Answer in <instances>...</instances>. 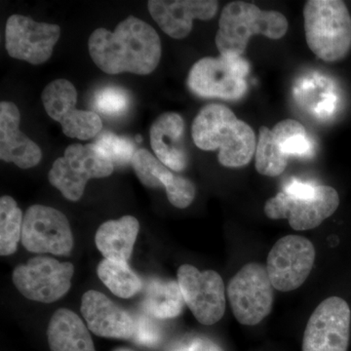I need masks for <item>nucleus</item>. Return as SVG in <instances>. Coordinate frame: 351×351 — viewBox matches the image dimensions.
<instances>
[{"mask_svg": "<svg viewBox=\"0 0 351 351\" xmlns=\"http://www.w3.org/2000/svg\"><path fill=\"white\" fill-rule=\"evenodd\" d=\"M89 53L96 66L108 75H149L158 66L161 41L156 29L129 16L115 31L97 29L89 38Z\"/></svg>", "mask_w": 351, "mask_h": 351, "instance_id": "obj_1", "label": "nucleus"}, {"mask_svg": "<svg viewBox=\"0 0 351 351\" xmlns=\"http://www.w3.org/2000/svg\"><path fill=\"white\" fill-rule=\"evenodd\" d=\"M191 134L200 149H219V161L225 167H243L255 156L257 143L253 129L226 106L210 104L201 108L193 120Z\"/></svg>", "mask_w": 351, "mask_h": 351, "instance_id": "obj_2", "label": "nucleus"}, {"mask_svg": "<svg viewBox=\"0 0 351 351\" xmlns=\"http://www.w3.org/2000/svg\"><path fill=\"white\" fill-rule=\"evenodd\" d=\"M288 27L282 13L261 10L249 2L233 1L221 11L215 41L219 54L242 57L252 36L280 39L287 34Z\"/></svg>", "mask_w": 351, "mask_h": 351, "instance_id": "obj_3", "label": "nucleus"}, {"mask_svg": "<svg viewBox=\"0 0 351 351\" xmlns=\"http://www.w3.org/2000/svg\"><path fill=\"white\" fill-rule=\"evenodd\" d=\"M339 205L338 191L332 186L294 180L283 191L269 198L263 210L269 219H287L293 230H307L319 226Z\"/></svg>", "mask_w": 351, "mask_h": 351, "instance_id": "obj_4", "label": "nucleus"}, {"mask_svg": "<svg viewBox=\"0 0 351 351\" xmlns=\"http://www.w3.org/2000/svg\"><path fill=\"white\" fill-rule=\"evenodd\" d=\"M307 46L328 63L341 61L351 50V16L345 2L309 0L304 7Z\"/></svg>", "mask_w": 351, "mask_h": 351, "instance_id": "obj_5", "label": "nucleus"}, {"mask_svg": "<svg viewBox=\"0 0 351 351\" xmlns=\"http://www.w3.org/2000/svg\"><path fill=\"white\" fill-rule=\"evenodd\" d=\"M249 71L250 64L242 57L219 55L203 58L189 71V88L202 98L240 100L247 92Z\"/></svg>", "mask_w": 351, "mask_h": 351, "instance_id": "obj_6", "label": "nucleus"}, {"mask_svg": "<svg viewBox=\"0 0 351 351\" xmlns=\"http://www.w3.org/2000/svg\"><path fill=\"white\" fill-rule=\"evenodd\" d=\"M114 166L91 145L75 144L66 147L63 157L53 163L50 184L71 201H78L88 181L108 177Z\"/></svg>", "mask_w": 351, "mask_h": 351, "instance_id": "obj_7", "label": "nucleus"}, {"mask_svg": "<svg viewBox=\"0 0 351 351\" xmlns=\"http://www.w3.org/2000/svg\"><path fill=\"white\" fill-rule=\"evenodd\" d=\"M274 289L267 267L258 263H247L230 279L228 297L240 324L254 326L271 313Z\"/></svg>", "mask_w": 351, "mask_h": 351, "instance_id": "obj_8", "label": "nucleus"}, {"mask_svg": "<svg viewBox=\"0 0 351 351\" xmlns=\"http://www.w3.org/2000/svg\"><path fill=\"white\" fill-rule=\"evenodd\" d=\"M73 274V263L38 256L16 267L12 279L16 288L27 299L50 304L69 292Z\"/></svg>", "mask_w": 351, "mask_h": 351, "instance_id": "obj_9", "label": "nucleus"}, {"mask_svg": "<svg viewBox=\"0 0 351 351\" xmlns=\"http://www.w3.org/2000/svg\"><path fill=\"white\" fill-rule=\"evenodd\" d=\"M23 246L36 254L66 256L73 248V235L66 217L55 208L32 205L24 217Z\"/></svg>", "mask_w": 351, "mask_h": 351, "instance_id": "obj_10", "label": "nucleus"}, {"mask_svg": "<svg viewBox=\"0 0 351 351\" xmlns=\"http://www.w3.org/2000/svg\"><path fill=\"white\" fill-rule=\"evenodd\" d=\"M178 283L184 302L198 322L214 325L226 311L225 284L214 270L200 271L193 265H182L178 269Z\"/></svg>", "mask_w": 351, "mask_h": 351, "instance_id": "obj_11", "label": "nucleus"}, {"mask_svg": "<svg viewBox=\"0 0 351 351\" xmlns=\"http://www.w3.org/2000/svg\"><path fill=\"white\" fill-rule=\"evenodd\" d=\"M313 242L300 235H287L274 244L267 257V269L272 286L281 292L301 287L315 261Z\"/></svg>", "mask_w": 351, "mask_h": 351, "instance_id": "obj_12", "label": "nucleus"}, {"mask_svg": "<svg viewBox=\"0 0 351 351\" xmlns=\"http://www.w3.org/2000/svg\"><path fill=\"white\" fill-rule=\"evenodd\" d=\"M350 307L345 300L330 297L321 302L307 322L302 351H348Z\"/></svg>", "mask_w": 351, "mask_h": 351, "instance_id": "obj_13", "label": "nucleus"}, {"mask_svg": "<svg viewBox=\"0 0 351 351\" xmlns=\"http://www.w3.org/2000/svg\"><path fill=\"white\" fill-rule=\"evenodd\" d=\"M43 101L47 114L61 124L66 137L89 140L103 128L101 117L96 112L76 108L77 92L69 80L50 82L44 88Z\"/></svg>", "mask_w": 351, "mask_h": 351, "instance_id": "obj_14", "label": "nucleus"}, {"mask_svg": "<svg viewBox=\"0 0 351 351\" xmlns=\"http://www.w3.org/2000/svg\"><path fill=\"white\" fill-rule=\"evenodd\" d=\"M60 34L59 25L36 22L23 15H12L6 23V50L14 59L41 64L52 56Z\"/></svg>", "mask_w": 351, "mask_h": 351, "instance_id": "obj_15", "label": "nucleus"}, {"mask_svg": "<svg viewBox=\"0 0 351 351\" xmlns=\"http://www.w3.org/2000/svg\"><path fill=\"white\" fill-rule=\"evenodd\" d=\"M82 313L90 331L103 338L132 339L137 331V322L119 304L98 291L83 295Z\"/></svg>", "mask_w": 351, "mask_h": 351, "instance_id": "obj_16", "label": "nucleus"}, {"mask_svg": "<svg viewBox=\"0 0 351 351\" xmlns=\"http://www.w3.org/2000/svg\"><path fill=\"white\" fill-rule=\"evenodd\" d=\"M147 8L152 17L171 38H186L193 31V21H207L215 17L219 2L214 0H151Z\"/></svg>", "mask_w": 351, "mask_h": 351, "instance_id": "obj_17", "label": "nucleus"}, {"mask_svg": "<svg viewBox=\"0 0 351 351\" xmlns=\"http://www.w3.org/2000/svg\"><path fill=\"white\" fill-rule=\"evenodd\" d=\"M132 167L141 182L147 188L164 186L173 206L184 209L195 197L193 182L182 176L173 174L167 166L147 149H138L131 161Z\"/></svg>", "mask_w": 351, "mask_h": 351, "instance_id": "obj_18", "label": "nucleus"}, {"mask_svg": "<svg viewBox=\"0 0 351 351\" xmlns=\"http://www.w3.org/2000/svg\"><path fill=\"white\" fill-rule=\"evenodd\" d=\"M19 108L10 101L0 104V158L22 169L40 162V147L20 130Z\"/></svg>", "mask_w": 351, "mask_h": 351, "instance_id": "obj_19", "label": "nucleus"}, {"mask_svg": "<svg viewBox=\"0 0 351 351\" xmlns=\"http://www.w3.org/2000/svg\"><path fill=\"white\" fill-rule=\"evenodd\" d=\"M149 133L157 158L176 172L186 169L189 159L184 143V121L181 115L163 113L152 123Z\"/></svg>", "mask_w": 351, "mask_h": 351, "instance_id": "obj_20", "label": "nucleus"}, {"mask_svg": "<svg viewBox=\"0 0 351 351\" xmlns=\"http://www.w3.org/2000/svg\"><path fill=\"white\" fill-rule=\"evenodd\" d=\"M138 230L140 223L132 216L106 221L97 230V248L107 260L127 263L133 253Z\"/></svg>", "mask_w": 351, "mask_h": 351, "instance_id": "obj_21", "label": "nucleus"}, {"mask_svg": "<svg viewBox=\"0 0 351 351\" xmlns=\"http://www.w3.org/2000/svg\"><path fill=\"white\" fill-rule=\"evenodd\" d=\"M51 351H96L89 330L69 309H58L47 330Z\"/></svg>", "mask_w": 351, "mask_h": 351, "instance_id": "obj_22", "label": "nucleus"}, {"mask_svg": "<svg viewBox=\"0 0 351 351\" xmlns=\"http://www.w3.org/2000/svg\"><path fill=\"white\" fill-rule=\"evenodd\" d=\"M184 302L178 281L154 279L147 284L144 307L147 313L158 319H172L181 314Z\"/></svg>", "mask_w": 351, "mask_h": 351, "instance_id": "obj_23", "label": "nucleus"}, {"mask_svg": "<svg viewBox=\"0 0 351 351\" xmlns=\"http://www.w3.org/2000/svg\"><path fill=\"white\" fill-rule=\"evenodd\" d=\"M97 272L110 292L122 299L133 297L144 287L140 277L126 262L105 258L99 263Z\"/></svg>", "mask_w": 351, "mask_h": 351, "instance_id": "obj_24", "label": "nucleus"}, {"mask_svg": "<svg viewBox=\"0 0 351 351\" xmlns=\"http://www.w3.org/2000/svg\"><path fill=\"white\" fill-rule=\"evenodd\" d=\"M289 157L281 152L271 129L261 127L256 147V169L261 175L277 177L287 167Z\"/></svg>", "mask_w": 351, "mask_h": 351, "instance_id": "obj_25", "label": "nucleus"}, {"mask_svg": "<svg viewBox=\"0 0 351 351\" xmlns=\"http://www.w3.org/2000/svg\"><path fill=\"white\" fill-rule=\"evenodd\" d=\"M22 211L10 196L0 199V255H13L22 239Z\"/></svg>", "mask_w": 351, "mask_h": 351, "instance_id": "obj_26", "label": "nucleus"}, {"mask_svg": "<svg viewBox=\"0 0 351 351\" xmlns=\"http://www.w3.org/2000/svg\"><path fill=\"white\" fill-rule=\"evenodd\" d=\"M271 130L281 152L288 157H308L313 154V142L307 134L306 129L297 120H282Z\"/></svg>", "mask_w": 351, "mask_h": 351, "instance_id": "obj_27", "label": "nucleus"}, {"mask_svg": "<svg viewBox=\"0 0 351 351\" xmlns=\"http://www.w3.org/2000/svg\"><path fill=\"white\" fill-rule=\"evenodd\" d=\"M114 165H125L130 162L135 154V147L130 140L119 137L112 132H103L92 144Z\"/></svg>", "mask_w": 351, "mask_h": 351, "instance_id": "obj_28", "label": "nucleus"}, {"mask_svg": "<svg viewBox=\"0 0 351 351\" xmlns=\"http://www.w3.org/2000/svg\"><path fill=\"white\" fill-rule=\"evenodd\" d=\"M95 108L108 117H119L126 112L130 98L125 90L117 86L104 87L97 91L94 99Z\"/></svg>", "mask_w": 351, "mask_h": 351, "instance_id": "obj_29", "label": "nucleus"}, {"mask_svg": "<svg viewBox=\"0 0 351 351\" xmlns=\"http://www.w3.org/2000/svg\"><path fill=\"white\" fill-rule=\"evenodd\" d=\"M113 351H133L131 350H128V348H117V350Z\"/></svg>", "mask_w": 351, "mask_h": 351, "instance_id": "obj_30", "label": "nucleus"}]
</instances>
